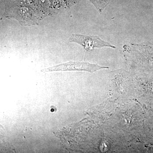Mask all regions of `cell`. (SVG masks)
<instances>
[{
  "label": "cell",
  "mask_w": 153,
  "mask_h": 153,
  "mask_svg": "<svg viewBox=\"0 0 153 153\" xmlns=\"http://www.w3.org/2000/svg\"><path fill=\"white\" fill-rule=\"evenodd\" d=\"M5 17L16 19L22 26H30L38 25L40 16L31 6L22 5L14 3L7 6Z\"/></svg>",
  "instance_id": "obj_1"
},
{
  "label": "cell",
  "mask_w": 153,
  "mask_h": 153,
  "mask_svg": "<svg viewBox=\"0 0 153 153\" xmlns=\"http://www.w3.org/2000/svg\"><path fill=\"white\" fill-rule=\"evenodd\" d=\"M70 43L79 44L88 52L92 51L94 48L108 47L115 49L114 45L102 40L98 36H88L79 34H71L68 39Z\"/></svg>",
  "instance_id": "obj_2"
},
{
  "label": "cell",
  "mask_w": 153,
  "mask_h": 153,
  "mask_svg": "<svg viewBox=\"0 0 153 153\" xmlns=\"http://www.w3.org/2000/svg\"><path fill=\"white\" fill-rule=\"evenodd\" d=\"M108 68V67L101 66L97 64H91L89 63L68 62L49 68H44L42 69L41 71L47 72L55 71H88L92 73L100 69Z\"/></svg>",
  "instance_id": "obj_3"
},
{
  "label": "cell",
  "mask_w": 153,
  "mask_h": 153,
  "mask_svg": "<svg viewBox=\"0 0 153 153\" xmlns=\"http://www.w3.org/2000/svg\"><path fill=\"white\" fill-rule=\"evenodd\" d=\"M94 5L100 13L103 10L111 0H89Z\"/></svg>",
  "instance_id": "obj_4"
}]
</instances>
